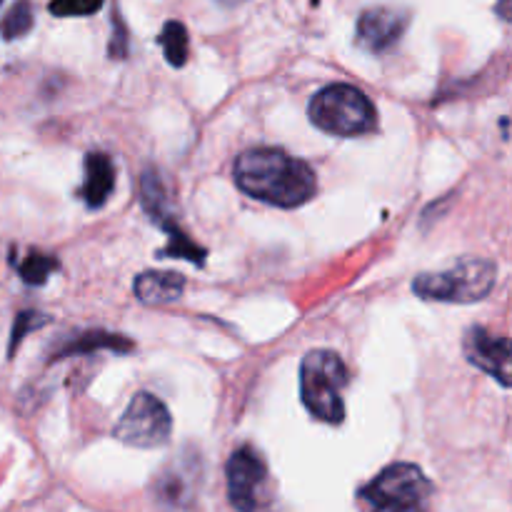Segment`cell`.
<instances>
[{
    "instance_id": "obj_7",
    "label": "cell",
    "mask_w": 512,
    "mask_h": 512,
    "mask_svg": "<svg viewBox=\"0 0 512 512\" xmlns=\"http://www.w3.org/2000/svg\"><path fill=\"white\" fill-rule=\"evenodd\" d=\"M200 483H203V460L193 450H183L160 470L153 483V495L165 508L188 510L198 500Z\"/></svg>"
},
{
    "instance_id": "obj_19",
    "label": "cell",
    "mask_w": 512,
    "mask_h": 512,
    "mask_svg": "<svg viewBox=\"0 0 512 512\" xmlns=\"http://www.w3.org/2000/svg\"><path fill=\"white\" fill-rule=\"evenodd\" d=\"M105 0H50L48 10L58 18H85L103 8Z\"/></svg>"
},
{
    "instance_id": "obj_6",
    "label": "cell",
    "mask_w": 512,
    "mask_h": 512,
    "mask_svg": "<svg viewBox=\"0 0 512 512\" xmlns=\"http://www.w3.org/2000/svg\"><path fill=\"white\" fill-rule=\"evenodd\" d=\"M173 418L160 398L153 393H138L128 403L125 413L115 423L113 435L130 448L153 450L170 440Z\"/></svg>"
},
{
    "instance_id": "obj_16",
    "label": "cell",
    "mask_w": 512,
    "mask_h": 512,
    "mask_svg": "<svg viewBox=\"0 0 512 512\" xmlns=\"http://www.w3.org/2000/svg\"><path fill=\"white\" fill-rule=\"evenodd\" d=\"M33 23L35 15L30 0H18L0 20V35H3V40H18L33 30Z\"/></svg>"
},
{
    "instance_id": "obj_4",
    "label": "cell",
    "mask_w": 512,
    "mask_h": 512,
    "mask_svg": "<svg viewBox=\"0 0 512 512\" xmlns=\"http://www.w3.org/2000/svg\"><path fill=\"white\" fill-rule=\"evenodd\" d=\"M308 115L315 128L340 138L365 135L378 125V110L368 95L348 83H335L318 90L310 100Z\"/></svg>"
},
{
    "instance_id": "obj_21",
    "label": "cell",
    "mask_w": 512,
    "mask_h": 512,
    "mask_svg": "<svg viewBox=\"0 0 512 512\" xmlns=\"http://www.w3.org/2000/svg\"><path fill=\"white\" fill-rule=\"evenodd\" d=\"M495 13H498L505 23H512V0H498V5H495Z\"/></svg>"
},
{
    "instance_id": "obj_11",
    "label": "cell",
    "mask_w": 512,
    "mask_h": 512,
    "mask_svg": "<svg viewBox=\"0 0 512 512\" xmlns=\"http://www.w3.org/2000/svg\"><path fill=\"white\" fill-rule=\"evenodd\" d=\"M140 203H143V210L150 215V220L168 233V238L185 233L175 220L168 185H165L158 168H145L140 175Z\"/></svg>"
},
{
    "instance_id": "obj_3",
    "label": "cell",
    "mask_w": 512,
    "mask_h": 512,
    "mask_svg": "<svg viewBox=\"0 0 512 512\" xmlns=\"http://www.w3.org/2000/svg\"><path fill=\"white\" fill-rule=\"evenodd\" d=\"M498 280V268L488 258H463L445 270L420 273L413 280V293L435 303L470 305L488 298Z\"/></svg>"
},
{
    "instance_id": "obj_10",
    "label": "cell",
    "mask_w": 512,
    "mask_h": 512,
    "mask_svg": "<svg viewBox=\"0 0 512 512\" xmlns=\"http://www.w3.org/2000/svg\"><path fill=\"white\" fill-rule=\"evenodd\" d=\"M410 25V13L405 8L378 5L368 8L358 18V45L368 53H385L393 48Z\"/></svg>"
},
{
    "instance_id": "obj_5",
    "label": "cell",
    "mask_w": 512,
    "mask_h": 512,
    "mask_svg": "<svg viewBox=\"0 0 512 512\" xmlns=\"http://www.w3.org/2000/svg\"><path fill=\"white\" fill-rule=\"evenodd\" d=\"M430 498L433 485L413 463L388 465L360 490V500L370 505V512H428Z\"/></svg>"
},
{
    "instance_id": "obj_22",
    "label": "cell",
    "mask_w": 512,
    "mask_h": 512,
    "mask_svg": "<svg viewBox=\"0 0 512 512\" xmlns=\"http://www.w3.org/2000/svg\"><path fill=\"white\" fill-rule=\"evenodd\" d=\"M218 3H223V5H240V3H243V0H218Z\"/></svg>"
},
{
    "instance_id": "obj_20",
    "label": "cell",
    "mask_w": 512,
    "mask_h": 512,
    "mask_svg": "<svg viewBox=\"0 0 512 512\" xmlns=\"http://www.w3.org/2000/svg\"><path fill=\"white\" fill-rule=\"evenodd\" d=\"M110 58L123 60L128 55V30H125L120 13H113V35H110Z\"/></svg>"
},
{
    "instance_id": "obj_2",
    "label": "cell",
    "mask_w": 512,
    "mask_h": 512,
    "mask_svg": "<svg viewBox=\"0 0 512 512\" xmlns=\"http://www.w3.org/2000/svg\"><path fill=\"white\" fill-rule=\"evenodd\" d=\"M348 383V368L333 350H310L300 363V398L308 413L320 423H343V390Z\"/></svg>"
},
{
    "instance_id": "obj_23",
    "label": "cell",
    "mask_w": 512,
    "mask_h": 512,
    "mask_svg": "<svg viewBox=\"0 0 512 512\" xmlns=\"http://www.w3.org/2000/svg\"><path fill=\"white\" fill-rule=\"evenodd\" d=\"M0 3H3V0H0Z\"/></svg>"
},
{
    "instance_id": "obj_8",
    "label": "cell",
    "mask_w": 512,
    "mask_h": 512,
    "mask_svg": "<svg viewBox=\"0 0 512 512\" xmlns=\"http://www.w3.org/2000/svg\"><path fill=\"white\" fill-rule=\"evenodd\" d=\"M228 498L238 512H255L263 503V488L268 483V468L260 453L250 445L235 450L228 460Z\"/></svg>"
},
{
    "instance_id": "obj_14",
    "label": "cell",
    "mask_w": 512,
    "mask_h": 512,
    "mask_svg": "<svg viewBox=\"0 0 512 512\" xmlns=\"http://www.w3.org/2000/svg\"><path fill=\"white\" fill-rule=\"evenodd\" d=\"M185 278L173 270H145L135 275L133 293L145 305H168L183 298Z\"/></svg>"
},
{
    "instance_id": "obj_1",
    "label": "cell",
    "mask_w": 512,
    "mask_h": 512,
    "mask_svg": "<svg viewBox=\"0 0 512 512\" xmlns=\"http://www.w3.org/2000/svg\"><path fill=\"white\" fill-rule=\"evenodd\" d=\"M233 178L245 195L275 208H300L313 200L318 190L313 168L280 148H253L240 153L233 165Z\"/></svg>"
},
{
    "instance_id": "obj_17",
    "label": "cell",
    "mask_w": 512,
    "mask_h": 512,
    "mask_svg": "<svg viewBox=\"0 0 512 512\" xmlns=\"http://www.w3.org/2000/svg\"><path fill=\"white\" fill-rule=\"evenodd\" d=\"M53 270H58V260H55L53 255L35 253V250L28 255V258L18 263L20 278H23V283L28 285H43L45 280L50 278Z\"/></svg>"
},
{
    "instance_id": "obj_12",
    "label": "cell",
    "mask_w": 512,
    "mask_h": 512,
    "mask_svg": "<svg viewBox=\"0 0 512 512\" xmlns=\"http://www.w3.org/2000/svg\"><path fill=\"white\" fill-rule=\"evenodd\" d=\"M98 350H110V353H133L135 343L130 338L120 333H108V330H85V333L73 335V338L63 340L58 348L50 355V363L53 360H65L75 358V355H90L98 353Z\"/></svg>"
},
{
    "instance_id": "obj_15",
    "label": "cell",
    "mask_w": 512,
    "mask_h": 512,
    "mask_svg": "<svg viewBox=\"0 0 512 512\" xmlns=\"http://www.w3.org/2000/svg\"><path fill=\"white\" fill-rule=\"evenodd\" d=\"M158 43L163 48L165 60H168L173 68H183L188 63V55H190V38H188V30L180 20H168L163 25V33L158 35Z\"/></svg>"
},
{
    "instance_id": "obj_18",
    "label": "cell",
    "mask_w": 512,
    "mask_h": 512,
    "mask_svg": "<svg viewBox=\"0 0 512 512\" xmlns=\"http://www.w3.org/2000/svg\"><path fill=\"white\" fill-rule=\"evenodd\" d=\"M50 318L48 315L38 313V310H20L18 315H15V323H13V333H10V345H8V358H13L15 350H18L20 340L25 338L28 333H33V330L43 328V325H48Z\"/></svg>"
},
{
    "instance_id": "obj_13",
    "label": "cell",
    "mask_w": 512,
    "mask_h": 512,
    "mask_svg": "<svg viewBox=\"0 0 512 512\" xmlns=\"http://www.w3.org/2000/svg\"><path fill=\"white\" fill-rule=\"evenodd\" d=\"M115 188V165L113 160L105 153H93L85 155V180L83 188L78 190V195L83 198V203L90 210H98L108 203V198L113 195Z\"/></svg>"
},
{
    "instance_id": "obj_9",
    "label": "cell",
    "mask_w": 512,
    "mask_h": 512,
    "mask_svg": "<svg viewBox=\"0 0 512 512\" xmlns=\"http://www.w3.org/2000/svg\"><path fill=\"white\" fill-rule=\"evenodd\" d=\"M463 353L470 365L498 380L503 388H512V338L473 325L465 330Z\"/></svg>"
}]
</instances>
